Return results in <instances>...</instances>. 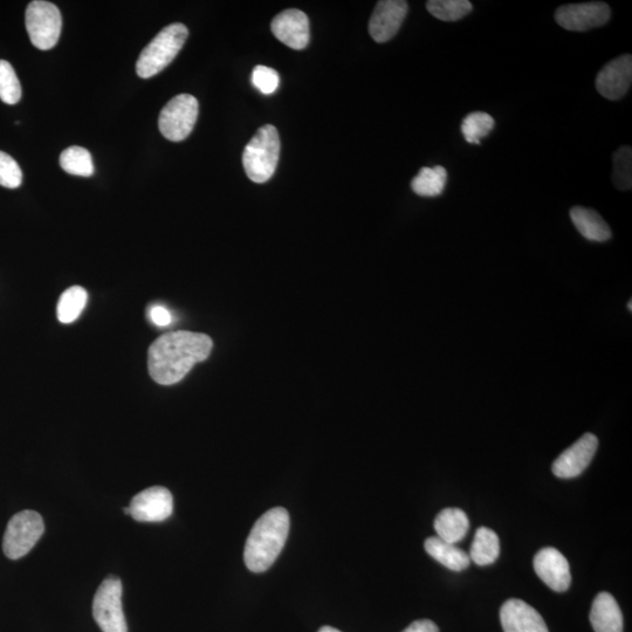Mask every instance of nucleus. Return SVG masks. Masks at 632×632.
Returning <instances> with one entry per match:
<instances>
[{
	"label": "nucleus",
	"instance_id": "f257e3e1",
	"mask_svg": "<svg viewBox=\"0 0 632 632\" xmlns=\"http://www.w3.org/2000/svg\"><path fill=\"white\" fill-rule=\"evenodd\" d=\"M212 347V340L202 333L181 331L162 335L149 348L151 379L162 386H173L182 381L197 363L208 359Z\"/></svg>",
	"mask_w": 632,
	"mask_h": 632
},
{
	"label": "nucleus",
	"instance_id": "f03ea898",
	"mask_svg": "<svg viewBox=\"0 0 632 632\" xmlns=\"http://www.w3.org/2000/svg\"><path fill=\"white\" fill-rule=\"evenodd\" d=\"M290 533V514L283 507L272 508L254 524L246 540L244 561L253 573L270 569L283 551Z\"/></svg>",
	"mask_w": 632,
	"mask_h": 632
},
{
	"label": "nucleus",
	"instance_id": "7ed1b4c3",
	"mask_svg": "<svg viewBox=\"0 0 632 632\" xmlns=\"http://www.w3.org/2000/svg\"><path fill=\"white\" fill-rule=\"evenodd\" d=\"M188 36L187 26L181 23L171 24L163 29L142 51L136 64L137 75L142 79H150L162 72L173 63Z\"/></svg>",
	"mask_w": 632,
	"mask_h": 632
},
{
	"label": "nucleus",
	"instance_id": "20e7f679",
	"mask_svg": "<svg viewBox=\"0 0 632 632\" xmlns=\"http://www.w3.org/2000/svg\"><path fill=\"white\" fill-rule=\"evenodd\" d=\"M280 158V137L276 127L266 125L247 144L243 164L247 177L254 183H266L276 173Z\"/></svg>",
	"mask_w": 632,
	"mask_h": 632
},
{
	"label": "nucleus",
	"instance_id": "39448f33",
	"mask_svg": "<svg viewBox=\"0 0 632 632\" xmlns=\"http://www.w3.org/2000/svg\"><path fill=\"white\" fill-rule=\"evenodd\" d=\"M26 30L38 50L48 51L57 45L63 29V18L56 5L34 0L26 9Z\"/></svg>",
	"mask_w": 632,
	"mask_h": 632
},
{
	"label": "nucleus",
	"instance_id": "423d86ee",
	"mask_svg": "<svg viewBox=\"0 0 632 632\" xmlns=\"http://www.w3.org/2000/svg\"><path fill=\"white\" fill-rule=\"evenodd\" d=\"M44 520L33 511L19 512L9 521L3 539V551L11 560L23 558L43 537Z\"/></svg>",
	"mask_w": 632,
	"mask_h": 632
},
{
	"label": "nucleus",
	"instance_id": "0eeeda50",
	"mask_svg": "<svg viewBox=\"0 0 632 632\" xmlns=\"http://www.w3.org/2000/svg\"><path fill=\"white\" fill-rule=\"evenodd\" d=\"M122 582L109 576L101 583L94 596L93 616L103 632H128L122 607Z\"/></svg>",
	"mask_w": 632,
	"mask_h": 632
},
{
	"label": "nucleus",
	"instance_id": "6e6552de",
	"mask_svg": "<svg viewBox=\"0 0 632 632\" xmlns=\"http://www.w3.org/2000/svg\"><path fill=\"white\" fill-rule=\"evenodd\" d=\"M199 112L195 96L181 94L171 99L162 109L158 127L166 139L181 142L191 134L197 122Z\"/></svg>",
	"mask_w": 632,
	"mask_h": 632
},
{
	"label": "nucleus",
	"instance_id": "1a4fd4ad",
	"mask_svg": "<svg viewBox=\"0 0 632 632\" xmlns=\"http://www.w3.org/2000/svg\"><path fill=\"white\" fill-rule=\"evenodd\" d=\"M611 10L602 2L569 4L555 12V20L562 29L585 32L601 27L609 22Z\"/></svg>",
	"mask_w": 632,
	"mask_h": 632
},
{
	"label": "nucleus",
	"instance_id": "9d476101",
	"mask_svg": "<svg viewBox=\"0 0 632 632\" xmlns=\"http://www.w3.org/2000/svg\"><path fill=\"white\" fill-rule=\"evenodd\" d=\"M129 515L139 522H162L174 511L173 494L166 487L153 486L130 501Z\"/></svg>",
	"mask_w": 632,
	"mask_h": 632
},
{
	"label": "nucleus",
	"instance_id": "9b49d317",
	"mask_svg": "<svg viewBox=\"0 0 632 632\" xmlns=\"http://www.w3.org/2000/svg\"><path fill=\"white\" fill-rule=\"evenodd\" d=\"M409 5L404 0H381L369 20V34L376 43L393 39L408 15Z\"/></svg>",
	"mask_w": 632,
	"mask_h": 632
},
{
	"label": "nucleus",
	"instance_id": "f8f14e48",
	"mask_svg": "<svg viewBox=\"0 0 632 632\" xmlns=\"http://www.w3.org/2000/svg\"><path fill=\"white\" fill-rule=\"evenodd\" d=\"M599 448V439L593 434L582 436L579 441L562 452L552 466L556 477L572 479L585 472Z\"/></svg>",
	"mask_w": 632,
	"mask_h": 632
},
{
	"label": "nucleus",
	"instance_id": "ddd939ff",
	"mask_svg": "<svg viewBox=\"0 0 632 632\" xmlns=\"http://www.w3.org/2000/svg\"><path fill=\"white\" fill-rule=\"evenodd\" d=\"M632 82V57L630 54L610 61L596 77V89L604 98L620 100L628 93Z\"/></svg>",
	"mask_w": 632,
	"mask_h": 632
},
{
	"label": "nucleus",
	"instance_id": "4468645a",
	"mask_svg": "<svg viewBox=\"0 0 632 632\" xmlns=\"http://www.w3.org/2000/svg\"><path fill=\"white\" fill-rule=\"evenodd\" d=\"M533 566L541 581H544L554 592L563 593L569 589L572 583L569 563L558 549H541L535 555Z\"/></svg>",
	"mask_w": 632,
	"mask_h": 632
},
{
	"label": "nucleus",
	"instance_id": "2eb2a0df",
	"mask_svg": "<svg viewBox=\"0 0 632 632\" xmlns=\"http://www.w3.org/2000/svg\"><path fill=\"white\" fill-rule=\"evenodd\" d=\"M271 30L281 43L295 51L304 50L309 43V19L304 12L290 9L272 20Z\"/></svg>",
	"mask_w": 632,
	"mask_h": 632
},
{
	"label": "nucleus",
	"instance_id": "dca6fc26",
	"mask_svg": "<svg viewBox=\"0 0 632 632\" xmlns=\"http://www.w3.org/2000/svg\"><path fill=\"white\" fill-rule=\"evenodd\" d=\"M500 621L505 632H549L538 611L518 599L504 603L500 610Z\"/></svg>",
	"mask_w": 632,
	"mask_h": 632
},
{
	"label": "nucleus",
	"instance_id": "f3484780",
	"mask_svg": "<svg viewBox=\"0 0 632 632\" xmlns=\"http://www.w3.org/2000/svg\"><path fill=\"white\" fill-rule=\"evenodd\" d=\"M590 622L595 632H623V615L613 595L601 593L594 600Z\"/></svg>",
	"mask_w": 632,
	"mask_h": 632
},
{
	"label": "nucleus",
	"instance_id": "a211bd4d",
	"mask_svg": "<svg viewBox=\"0 0 632 632\" xmlns=\"http://www.w3.org/2000/svg\"><path fill=\"white\" fill-rule=\"evenodd\" d=\"M570 218L577 231L590 242L603 243L611 238L609 225L595 210L575 206L570 210Z\"/></svg>",
	"mask_w": 632,
	"mask_h": 632
},
{
	"label": "nucleus",
	"instance_id": "6ab92c4d",
	"mask_svg": "<svg viewBox=\"0 0 632 632\" xmlns=\"http://www.w3.org/2000/svg\"><path fill=\"white\" fill-rule=\"evenodd\" d=\"M435 530L439 539L456 545L469 532L470 521L465 512L459 508H446L437 515Z\"/></svg>",
	"mask_w": 632,
	"mask_h": 632
},
{
	"label": "nucleus",
	"instance_id": "aec40b11",
	"mask_svg": "<svg viewBox=\"0 0 632 632\" xmlns=\"http://www.w3.org/2000/svg\"><path fill=\"white\" fill-rule=\"evenodd\" d=\"M425 551L441 563L444 567L453 570V572H462L470 566V556L463 549L456 545L449 544L438 537L427 539L424 544Z\"/></svg>",
	"mask_w": 632,
	"mask_h": 632
},
{
	"label": "nucleus",
	"instance_id": "412c9836",
	"mask_svg": "<svg viewBox=\"0 0 632 632\" xmlns=\"http://www.w3.org/2000/svg\"><path fill=\"white\" fill-rule=\"evenodd\" d=\"M500 554V542L496 532L487 527H480L474 535L470 549V559L478 566H490L496 562Z\"/></svg>",
	"mask_w": 632,
	"mask_h": 632
},
{
	"label": "nucleus",
	"instance_id": "4be33fe9",
	"mask_svg": "<svg viewBox=\"0 0 632 632\" xmlns=\"http://www.w3.org/2000/svg\"><path fill=\"white\" fill-rule=\"evenodd\" d=\"M446 181H448V171L445 168L441 166L424 167L411 181V189L418 196L437 197L443 194Z\"/></svg>",
	"mask_w": 632,
	"mask_h": 632
},
{
	"label": "nucleus",
	"instance_id": "5701e85b",
	"mask_svg": "<svg viewBox=\"0 0 632 632\" xmlns=\"http://www.w3.org/2000/svg\"><path fill=\"white\" fill-rule=\"evenodd\" d=\"M88 301V294L84 287L73 286L61 294L57 314L61 324L70 325L79 319Z\"/></svg>",
	"mask_w": 632,
	"mask_h": 632
},
{
	"label": "nucleus",
	"instance_id": "b1692460",
	"mask_svg": "<svg viewBox=\"0 0 632 632\" xmlns=\"http://www.w3.org/2000/svg\"><path fill=\"white\" fill-rule=\"evenodd\" d=\"M60 166L70 175L89 177L94 174L92 155L82 147L64 150L60 155Z\"/></svg>",
	"mask_w": 632,
	"mask_h": 632
},
{
	"label": "nucleus",
	"instance_id": "393cba45",
	"mask_svg": "<svg viewBox=\"0 0 632 632\" xmlns=\"http://www.w3.org/2000/svg\"><path fill=\"white\" fill-rule=\"evenodd\" d=\"M427 9L432 16L443 22H457L472 11L469 0H430Z\"/></svg>",
	"mask_w": 632,
	"mask_h": 632
},
{
	"label": "nucleus",
	"instance_id": "a878e982",
	"mask_svg": "<svg viewBox=\"0 0 632 632\" xmlns=\"http://www.w3.org/2000/svg\"><path fill=\"white\" fill-rule=\"evenodd\" d=\"M494 126H496V122L490 114L474 112L464 119L462 133L467 143L480 144V140L489 135Z\"/></svg>",
	"mask_w": 632,
	"mask_h": 632
},
{
	"label": "nucleus",
	"instance_id": "bb28decb",
	"mask_svg": "<svg viewBox=\"0 0 632 632\" xmlns=\"http://www.w3.org/2000/svg\"><path fill=\"white\" fill-rule=\"evenodd\" d=\"M22 99L20 86L15 68L6 60H0V100L6 105H16Z\"/></svg>",
	"mask_w": 632,
	"mask_h": 632
},
{
	"label": "nucleus",
	"instance_id": "cd10ccee",
	"mask_svg": "<svg viewBox=\"0 0 632 632\" xmlns=\"http://www.w3.org/2000/svg\"><path fill=\"white\" fill-rule=\"evenodd\" d=\"M613 182L616 189L628 191L632 188V149L625 146L616 151L613 158Z\"/></svg>",
	"mask_w": 632,
	"mask_h": 632
},
{
	"label": "nucleus",
	"instance_id": "c85d7f7f",
	"mask_svg": "<svg viewBox=\"0 0 632 632\" xmlns=\"http://www.w3.org/2000/svg\"><path fill=\"white\" fill-rule=\"evenodd\" d=\"M23 171L13 158L0 151V185L8 189H17L22 185Z\"/></svg>",
	"mask_w": 632,
	"mask_h": 632
},
{
	"label": "nucleus",
	"instance_id": "c756f323",
	"mask_svg": "<svg viewBox=\"0 0 632 632\" xmlns=\"http://www.w3.org/2000/svg\"><path fill=\"white\" fill-rule=\"evenodd\" d=\"M251 81L252 85L256 87L260 93L265 95L273 94L280 86L278 72L266 66L254 67Z\"/></svg>",
	"mask_w": 632,
	"mask_h": 632
},
{
	"label": "nucleus",
	"instance_id": "7c9ffc66",
	"mask_svg": "<svg viewBox=\"0 0 632 632\" xmlns=\"http://www.w3.org/2000/svg\"><path fill=\"white\" fill-rule=\"evenodd\" d=\"M149 318L153 324L160 327L169 326L173 322V316H171L169 309L160 305L150 308Z\"/></svg>",
	"mask_w": 632,
	"mask_h": 632
},
{
	"label": "nucleus",
	"instance_id": "2f4dec72",
	"mask_svg": "<svg viewBox=\"0 0 632 632\" xmlns=\"http://www.w3.org/2000/svg\"><path fill=\"white\" fill-rule=\"evenodd\" d=\"M403 632H439L437 625L430 620L416 621Z\"/></svg>",
	"mask_w": 632,
	"mask_h": 632
},
{
	"label": "nucleus",
	"instance_id": "473e14b6",
	"mask_svg": "<svg viewBox=\"0 0 632 632\" xmlns=\"http://www.w3.org/2000/svg\"><path fill=\"white\" fill-rule=\"evenodd\" d=\"M319 632H341V631L332 627H322L319 630Z\"/></svg>",
	"mask_w": 632,
	"mask_h": 632
},
{
	"label": "nucleus",
	"instance_id": "72a5a7b5",
	"mask_svg": "<svg viewBox=\"0 0 632 632\" xmlns=\"http://www.w3.org/2000/svg\"><path fill=\"white\" fill-rule=\"evenodd\" d=\"M628 309H629L630 312L632 311V302H631V300L629 301Z\"/></svg>",
	"mask_w": 632,
	"mask_h": 632
}]
</instances>
